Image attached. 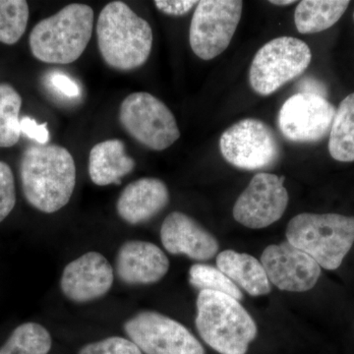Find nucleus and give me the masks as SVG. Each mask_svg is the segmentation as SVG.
<instances>
[{
    "mask_svg": "<svg viewBox=\"0 0 354 354\" xmlns=\"http://www.w3.org/2000/svg\"><path fill=\"white\" fill-rule=\"evenodd\" d=\"M78 354H143L131 341L121 337H111L83 346Z\"/></svg>",
    "mask_w": 354,
    "mask_h": 354,
    "instance_id": "a878e982",
    "label": "nucleus"
},
{
    "mask_svg": "<svg viewBox=\"0 0 354 354\" xmlns=\"http://www.w3.org/2000/svg\"><path fill=\"white\" fill-rule=\"evenodd\" d=\"M169 202L167 185L160 179L145 177L123 189L116 203V211L129 225H139L160 213Z\"/></svg>",
    "mask_w": 354,
    "mask_h": 354,
    "instance_id": "f3484780",
    "label": "nucleus"
},
{
    "mask_svg": "<svg viewBox=\"0 0 354 354\" xmlns=\"http://www.w3.org/2000/svg\"><path fill=\"white\" fill-rule=\"evenodd\" d=\"M351 4L346 0H304L297 4L295 22L301 34H315L329 29L341 19Z\"/></svg>",
    "mask_w": 354,
    "mask_h": 354,
    "instance_id": "aec40b11",
    "label": "nucleus"
},
{
    "mask_svg": "<svg viewBox=\"0 0 354 354\" xmlns=\"http://www.w3.org/2000/svg\"><path fill=\"white\" fill-rule=\"evenodd\" d=\"M220 150L230 165L246 171H257L276 164L281 145L274 130L264 121L246 118L221 134Z\"/></svg>",
    "mask_w": 354,
    "mask_h": 354,
    "instance_id": "1a4fd4ad",
    "label": "nucleus"
},
{
    "mask_svg": "<svg viewBox=\"0 0 354 354\" xmlns=\"http://www.w3.org/2000/svg\"><path fill=\"white\" fill-rule=\"evenodd\" d=\"M160 241L167 252L196 261L212 259L220 247L213 234L181 212H172L165 218Z\"/></svg>",
    "mask_w": 354,
    "mask_h": 354,
    "instance_id": "2eb2a0df",
    "label": "nucleus"
},
{
    "mask_svg": "<svg viewBox=\"0 0 354 354\" xmlns=\"http://www.w3.org/2000/svg\"><path fill=\"white\" fill-rule=\"evenodd\" d=\"M124 332L145 354H206L183 325L153 311H142L127 321Z\"/></svg>",
    "mask_w": 354,
    "mask_h": 354,
    "instance_id": "9d476101",
    "label": "nucleus"
},
{
    "mask_svg": "<svg viewBox=\"0 0 354 354\" xmlns=\"http://www.w3.org/2000/svg\"><path fill=\"white\" fill-rule=\"evenodd\" d=\"M21 134L35 140L39 145H48L50 141V131L48 129V124L43 123L39 124L34 118L29 116H23L20 120Z\"/></svg>",
    "mask_w": 354,
    "mask_h": 354,
    "instance_id": "cd10ccee",
    "label": "nucleus"
},
{
    "mask_svg": "<svg viewBox=\"0 0 354 354\" xmlns=\"http://www.w3.org/2000/svg\"><path fill=\"white\" fill-rule=\"evenodd\" d=\"M29 15L25 0H0V43H17L24 35Z\"/></svg>",
    "mask_w": 354,
    "mask_h": 354,
    "instance_id": "b1692460",
    "label": "nucleus"
},
{
    "mask_svg": "<svg viewBox=\"0 0 354 354\" xmlns=\"http://www.w3.org/2000/svg\"><path fill=\"white\" fill-rule=\"evenodd\" d=\"M135 160L128 157L121 140L111 139L93 147L88 157V174L97 186L120 184L121 178L134 169Z\"/></svg>",
    "mask_w": 354,
    "mask_h": 354,
    "instance_id": "a211bd4d",
    "label": "nucleus"
},
{
    "mask_svg": "<svg viewBox=\"0 0 354 354\" xmlns=\"http://www.w3.org/2000/svg\"><path fill=\"white\" fill-rule=\"evenodd\" d=\"M198 2L195 0H156L153 3L160 12L167 15L183 16L197 6Z\"/></svg>",
    "mask_w": 354,
    "mask_h": 354,
    "instance_id": "c756f323",
    "label": "nucleus"
},
{
    "mask_svg": "<svg viewBox=\"0 0 354 354\" xmlns=\"http://www.w3.org/2000/svg\"><path fill=\"white\" fill-rule=\"evenodd\" d=\"M20 176L28 203L43 213H55L68 204L75 189V162L64 147L32 146L23 153Z\"/></svg>",
    "mask_w": 354,
    "mask_h": 354,
    "instance_id": "f257e3e1",
    "label": "nucleus"
},
{
    "mask_svg": "<svg viewBox=\"0 0 354 354\" xmlns=\"http://www.w3.org/2000/svg\"><path fill=\"white\" fill-rule=\"evenodd\" d=\"M120 121L132 138L151 150L164 151L180 137L171 109L149 93H133L125 97L120 106Z\"/></svg>",
    "mask_w": 354,
    "mask_h": 354,
    "instance_id": "0eeeda50",
    "label": "nucleus"
},
{
    "mask_svg": "<svg viewBox=\"0 0 354 354\" xmlns=\"http://www.w3.org/2000/svg\"><path fill=\"white\" fill-rule=\"evenodd\" d=\"M16 204L13 172L6 162H0V223L6 220Z\"/></svg>",
    "mask_w": 354,
    "mask_h": 354,
    "instance_id": "bb28decb",
    "label": "nucleus"
},
{
    "mask_svg": "<svg viewBox=\"0 0 354 354\" xmlns=\"http://www.w3.org/2000/svg\"><path fill=\"white\" fill-rule=\"evenodd\" d=\"M169 269V258L162 249L151 242H125L115 258L116 274L122 283L129 286L158 283Z\"/></svg>",
    "mask_w": 354,
    "mask_h": 354,
    "instance_id": "dca6fc26",
    "label": "nucleus"
},
{
    "mask_svg": "<svg viewBox=\"0 0 354 354\" xmlns=\"http://www.w3.org/2000/svg\"><path fill=\"white\" fill-rule=\"evenodd\" d=\"M286 239L320 267L333 271L342 265L353 245L354 218L339 214H300L288 223Z\"/></svg>",
    "mask_w": 354,
    "mask_h": 354,
    "instance_id": "39448f33",
    "label": "nucleus"
},
{
    "mask_svg": "<svg viewBox=\"0 0 354 354\" xmlns=\"http://www.w3.org/2000/svg\"><path fill=\"white\" fill-rule=\"evenodd\" d=\"M218 269L252 297L268 295L271 283L261 262L253 256L234 250L223 251L216 258Z\"/></svg>",
    "mask_w": 354,
    "mask_h": 354,
    "instance_id": "6ab92c4d",
    "label": "nucleus"
},
{
    "mask_svg": "<svg viewBox=\"0 0 354 354\" xmlns=\"http://www.w3.org/2000/svg\"><path fill=\"white\" fill-rule=\"evenodd\" d=\"M335 111L334 104L326 97L297 93L288 97L279 109V128L291 142L313 143L330 131Z\"/></svg>",
    "mask_w": 354,
    "mask_h": 354,
    "instance_id": "9b49d317",
    "label": "nucleus"
},
{
    "mask_svg": "<svg viewBox=\"0 0 354 354\" xmlns=\"http://www.w3.org/2000/svg\"><path fill=\"white\" fill-rule=\"evenodd\" d=\"M189 283L200 291L211 290L223 293L234 297L237 301L243 299V295L239 286L223 272L212 266L193 265L189 271Z\"/></svg>",
    "mask_w": 354,
    "mask_h": 354,
    "instance_id": "393cba45",
    "label": "nucleus"
},
{
    "mask_svg": "<svg viewBox=\"0 0 354 354\" xmlns=\"http://www.w3.org/2000/svg\"><path fill=\"white\" fill-rule=\"evenodd\" d=\"M21 106H22V97L19 93L9 84H0V147L1 148H9L19 141Z\"/></svg>",
    "mask_w": 354,
    "mask_h": 354,
    "instance_id": "5701e85b",
    "label": "nucleus"
},
{
    "mask_svg": "<svg viewBox=\"0 0 354 354\" xmlns=\"http://www.w3.org/2000/svg\"><path fill=\"white\" fill-rule=\"evenodd\" d=\"M298 88H299V93L318 95L323 97H327L328 95L326 86L317 79L312 78V77H306V78L302 79L298 84Z\"/></svg>",
    "mask_w": 354,
    "mask_h": 354,
    "instance_id": "7c9ffc66",
    "label": "nucleus"
},
{
    "mask_svg": "<svg viewBox=\"0 0 354 354\" xmlns=\"http://www.w3.org/2000/svg\"><path fill=\"white\" fill-rule=\"evenodd\" d=\"M241 0H202L191 20L190 46L198 57L211 60L227 50L241 22Z\"/></svg>",
    "mask_w": 354,
    "mask_h": 354,
    "instance_id": "6e6552de",
    "label": "nucleus"
},
{
    "mask_svg": "<svg viewBox=\"0 0 354 354\" xmlns=\"http://www.w3.org/2000/svg\"><path fill=\"white\" fill-rule=\"evenodd\" d=\"M329 152L337 162H354V93L342 100L330 127Z\"/></svg>",
    "mask_w": 354,
    "mask_h": 354,
    "instance_id": "412c9836",
    "label": "nucleus"
},
{
    "mask_svg": "<svg viewBox=\"0 0 354 354\" xmlns=\"http://www.w3.org/2000/svg\"><path fill=\"white\" fill-rule=\"evenodd\" d=\"M353 19H354V13H353Z\"/></svg>",
    "mask_w": 354,
    "mask_h": 354,
    "instance_id": "473e14b6",
    "label": "nucleus"
},
{
    "mask_svg": "<svg viewBox=\"0 0 354 354\" xmlns=\"http://www.w3.org/2000/svg\"><path fill=\"white\" fill-rule=\"evenodd\" d=\"M261 264L269 281L281 290L304 292L313 288L320 278L318 263L288 241L268 246Z\"/></svg>",
    "mask_w": 354,
    "mask_h": 354,
    "instance_id": "ddd939ff",
    "label": "nucleus"
},
{
    "mask_svg": "<svg viewBox=\"0 0 354 354\" xmlns=\"http://www.w3.org/2000/svg\"><path fill=\"white\" fill-rule=\"evenodd\" d=\"M97 38L102 59L120 71L143 66L152 50L150 24L122 1L111 2L102 8L97 23Z\"/></svg>",
    "mask_w": 354,
    "mask_h": 354,
    "instance_id": "f03ea898",
    "label": "nucleus"
},
{
    "mask_svg": "<svg viewBox=\"0 0 354 354\" xmlns=\"http://www.w3.org/2000/svg\"><path fill=\"white\" fill-rule=\"evenodd\" d=\"M312 53L308 44L293 37H279L256 53L249 71L254 92L269 95L308 68Z\"/></svg>",
    "mask_w": 354,
    "mask_h": 354,
    "instance_id": "423d86ee",
    "label": "nucleus"
},
{
    "mask_svg": "<svg viewBox=\"0 0 354 354\" xmlns=\"http://www.w3.org/2000/svg\"><path fill=\"white\" fill-rule=\"evenodd\" d=\"M113 281V269L106 258L91 251L64 268L60 288L71 301L86 304L104 297Z\"/></svg>",
    "mask_w": 354,
    "mask_h": 354,
    "instance_id": "4468645a",
    "label": "nucleus"
},
{
    "mask_svg": "<svg viewBox=\"0 0 354 354\" xmlns=\"http://www.w3.org/2000/svg\"><path fill=\"white\" fill-rule=\"evenodd\" d=\"M195 324L203 341L221 354H246L257 325L239 301L216 291H200Z\"/></svg>",
    "mask_w": 354,
    "mask_h": 354,
    "instance_id": "7ed1b4c3",
    "label": "nucleus"
},
{
    "mask_svg": "<svg viewBox=\"0 0 354 354\" xmlns=\"http://www.w3.org/2000/svg\"><path fill=\"white\" fill-rule=\"evenodd\" d=\"M53 339L48 330L37 323H25L13 330L0 354H48Z\"/></svg>",
    "mask_w": 354,
    "mask_h": 354,
    "instance_id": "4be33fe9",
    "label": "nucleus"
},
{
    "mask_svg": "<svg viewBox=\"0 0 354 354\" xmlns=\"http://www.w3.org/2000/svg\"><path fill=\"white\" fill-rule=\"evenodd\" d=\"M285 177L259 172L235 202L234 220L244 227L259 230L278 221L288 204Z\"/></svg>",
    "mask_w": 354,
    "mask_h": 354,
    "instance_id": "f8f14e48",
    "label": "nucleus"
},
{
    "mask_svg": "<svg viewBox=\"0 0 354 354\" xmlns=\"http://www.w3.org/2000/svg\"><path fill=\"white\" fill-rule=\"evenodd\" d=\"M93 28L92 7L69 4L35 26L30 34V48L44 64H70L83 55L92 38Z\"/></svg>",
    "mask_w": 354,
    "mask_h": 354,
    "instance_id": "20e7f679",
    "label": "nucleus"
},
{
    "mask_svg": "<svg viewBox=\"0 0 354 354\" xmlns=\"http://www.w3.org/2000/svg\"><path fill=\"white\" fill-rule=\"evenodd\" d=\"M50 83L57 92L67 97H78L81 94V88L78 84L66 74L55 72L50 77Z\"/></svg>",
    "mask_w": 354,
    "mask_h": 354,
    "instance_id": "c85d7f7f",
    "label": "nucleus"
},
{
    "mask_svg": "<svg viewBox=\"0 0 354 354\" xmlns=\"http://www.w3.org/2000/svg\"><path fill=\"white\" fill-rule=\"evenodd\" d=\"M270 3L274 4V6H291V4L295 3V1L293 0H283V1H279V0H274V1H270Z\"/></svg>",
    "mask_w": 354,
    "mask_h": 354,
    "instance_id": "2f4dec72",
    "label": "nucleus"
}]
</instances>
